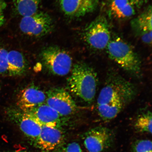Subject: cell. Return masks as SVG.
Masks as SVG:
<instances>
[{"instance_id":"277c9868","label":"cell","mask_w":152,"mask_h":152,"mask_svg":"<svg viewBox=\"0 0 152 152\" xmlns=\"http://www.w3.org/2000/svg\"><path fill=\"white\" fill-rule=\"evenodd\" d=\"M41 56L45 67L54 75H66L72 70L71 57L65 50L59 47H45L42 51Z\"/></svg>"},{"instance_id":"ffe728a7","label":"cell","mask_w":152,"mask_h":152,"mask_svg":"<svg viewBox=\"0 0 152 152\" xmlns=\"http://www.w3.org/2000/svg\"><path fill=\"white\" fill-rule=\"evenodd\" d=\"M132 152H152V142L148 140H138L132 146Z\"/></svg>"},{"instance_id":"e0dca14e","label":"cell","mask_w":152,"mask_h":152,"mask_svg":"<svg viewBox=\"0 0 152 152\" xmlns=\"http://www.w3.org/2000/svg\"><path fill=\"white\" fill-rule=\"evenodd\" d=\"M13 1L16 11L23 17L37 12L40 0H13Z\"/></svg>"},{"instance_id":"d6986e66","label":"cell","mask_w":152,"mask_h":152,"mask_svg":"<svg viewBox=\"0 0 152 152\" xmlns=\"http://www.w3.org/2000/svg\"><path fill=\"white\" fill-rule=\"evenodd\" d=\"M8 51L0 43V75L8 74Z\"/></svg>"},{"instance_id":"3957f363","label":"cell","mask_w":152,"mask_h":152,"mask_svg":"<svg viewBox=\"0 0 152 152\" xmlns=\"http://www.w3.org/2000/svg\"><path fill=\"white\" fill-rule=\"evenodd\" d=\"M110 58L131 75L139 76L141 73L140 59L130 45L120 38L111 40L107 47Z\"/></svg>"},{"instance_id":"7a4b0ae2","label":"cell","mask_w":152,"mask_h":152,"mask_svg":"<svg viewBox=\"0 0 152 152\" xmlns=\"http://www.w3.org/2000/svg\"><path fill=\"white\" fill-rule=\"evenodd\" d=\"M67 80L68 89L87 103L94 99L98 85L97 75L90 66L84 62L75 64Z\"/></svg>"},{"instance_id":"5bb4252c","label":"cell","mask_w":152,"mask_h":152,"mask_svg":"<svg viewBox=\"0 0 152 152\" xmlns=\"http://www.w3.org/2000/svg\"><path fill=\"white\" fill-rule=\"evenodd\" d=\"M8 74L11 76L22 75L27 69V64L23 55L16 50L8 52L7 56Z\"/></svg>"},{"instance_id":"cb8c5ba5","label":"cell","mask_w":152,"mask_h":152,"mask_svg":"<svg viewBox=\"0 0 152 152\" xmlns=\"http://www.w3.org/2000/svg\"><path fill=\"white\" fill-rule=\"evenodd\" d=\"M133 6L139 7L143 4L145 0H129Z\"/></svg>"},{"instance_id":"603a6c76","label":"cell","mask_w":152,"mask_h":152,"mask_svg":"<svg viewBox=\"0 0 152 152\" xmlns=\"http://www.w3.org/2000/svg\"><path fill=\"white\" fill-rule=\"evenodd\" d=\"M141 39L144 42L151 45L152 43V32L143 34L141 36Z\"/></svg>"},{"instance_id":"484cf974","label":"cell","mask_w":152,"mask_h":152,"mask_svg":"<svg viewBox=\"0 0 152 152\" xmlns=\"http://www.w3.org/2000/svg\"><path fill=\"white\" fill-rule=\"evenodd\" d=\"M0 88H1V87H0Z\"/></svg>"},{"instance_id":"8fae6325","label":"cell","mask_w":152,"mask_h":152,"mask_svg":"<svg viewBox=\"0 0 152 152\" xmlns=\"http://www.w3.org/2000/svg\"><path fill=\"white\" fill-rule=\"evenodd\" d=\"M98 5V0H60L62 12L71 18H80L90 14Z\"/></svg>"},{"instance_id":"8992f818","label":"cell","mask_w":152,"mask_h":152,"mask_svg":"<svg viewBox=\"0 0 152 152\" xmlns=\"http://www.w3.org/2000/svg\"><path fill=\"white\" fill-rule=\"evenodd\" d=\"M20 28L22 33L26 35L40 37L52 31L54 22L49 15L37 11L33 15L23 17L20 23Z\"/></svg>"},{"instance_id":"2e32d148","label":"cell","mask_w":152,"mask_h":152,"mask_svg":"<svg viewBox=\"0 0 152 152\" xmlns=\"http://www.w3.org/2000/svg\"><path fill=\"white\" fill-rule=\"evenodd\" d=\"M152 7L149 6L144 11L133 20L132 26L141 34L152 32Z\"/></svg>"},{"instance_id":"d4e9b609","label":"cell","mask_w":152,"mask_h":152,"mask_svg":"<svg viewBox=\"0 0 152 152\" xmlns=\"http://www.w3.org/2000/svg\"><path fill=\"white\" fill-rule=\"evenodd\" d=\"M14 152H29L26 151H14Z\"/></svg>"},{"instance_id":"44dd1931","label":"cell","mask_w":152,"mask_h":152,"mask_svg":"<svg viewBox=\"0 0 152 152\" xmlns=\"http://www.w3.org/2000/svg\"><path fill=\"white\" fill-rule=\"evenodd\" d=\"M56 152H83L80 146L76 142H72L60 147Z\"/></svg>"},{"instance_id":"ba28073f","label":"cell","mask_w":152,"mask_h":152,"mask_svg":"<svg viewBox=\"0 0 152 152\" xmlns=\"http://www.w3.org/2000/svg\"><path fill=\"white\" fill-rule=\"evenodd\" d=\"M6 113L10 120L18 125L27 137L37 141L42 125L18 107H9Z\"/></svg>"},{"instance_id":"4fadbf2b","label":"cell","mask_w":152,"mask_h":152,"mask_svg":"<svg viewBox=\"0 0 152 152\" xmlns=\"http://www.w3.org/2000/svg\"><path fill=\"white\" fill-rule=\"evenodd\" d=\"M46 94L37 87L31 86L19 93L17 100L18 107L23 111L45 103Z\"/></svg>"},{"instance_id":"30bf717a","label":"cell","mask_w":152,"mask_h":152,"mask_svg":"<svg viewBox=\"0 0 152 152\" xmlns=\"http://www.w3.org/2000/svg\"><path fill=\"white\" fill-rule=\"evenodd\" d=\"M23 111L42 125L61 128L68 121V117L61 115L45 102Z\"/></svg>"},{"instance_id":"6da1fadb","label":"cell","mask_w":152,"mask_h":152,"mask_svg":"<svg viewBox=\"0 0 152 152\" xmlns=\"http://www.w3.org/2000/svg\"><path fill=\"white\" fill-rule=\"evenodd\" d=\"M99 95L97 109L104 121L115 118L136 94L132 83L115 73H110Z\"/></svg>"},{"instance_id":"52a82bcc","label":"cell","mask_w":152,"mask_h":152,"mask_svg":"<svg viewBox=\"0 0 152 152\" xmlns=\"http://www.w3.org/2000/svg\"><path fill=\"white\" fill-rule=\"evenodd\" d=\"M83 138V143L88 152H103L111 147L114 140L113 132L104 127L90 129Z\"/></svg>"},{"instance_id":"9c48e42d","label":"cell","mask_w":152,"mask_h":152,"mask_svg":"<svg viewBox=\"0 0 152 152\" xmlns=\"http://www.w3.org/2000/svg\"><path fill=\"white\" fill-rule=\"evenodd\" d=\"M46 94L45 103L61 115L68 117L75 113L77 104L71 95L64 89H51Z\"/></svg>"},{"instance_id":"7c38bea8","label":"cell","mask_w":152,"mask_h":152,"mask_svg":"<svg viewBox=\"0 0 152 152\" xmlns=\"http://www.w3.org/2000/svg\"><path fill=\"white\" fill-rule=\"evenodd\" d=\"M64 138L63 132L61 128L42 125L36 142L41 149L50 151L59 147Z\"/></svg>"},{"instance_id":"ac0fdd59","label":"cell","mask_w":152,"mask_h":152,"mask_svg":"<svg viewBox=\"0 0 152 152\" xmlns=\"http://www.w3.org/2000/svg\"><path fill=\"white\" fill-rule=\"evenodd\" d=\"M134 128L140 132L152 133V113L148 111L140 114L134 124Z\"/></svg>"},{"instance_id":"7402d4cb","label":"cell","mask_w":152,"mask_h":152,"mask_svg":"<svg viewBox=\"0 0 152 152\" xmlns=\"http://www.w3.org/2000/svg\"><path fill=\"white\" fill-rule=\"evenodd\" d=\"M7 5L4 0H0V27L5 22L4 11Z\"/></svg>"},{"instance_id":"5b68a950","label":"cell","mask_w":152,"mask_h":152,"mask_svg":"<svg viewBox=\"0 0 152 152\" xmlns=\"http://www.w3.org/2000/svg\"><path fill=\"white\" fill-rule=\"evenodd\" d=\"M83 37L86 42L92 48L102 50L111 41V31L107 19L99 16L86 26Z\"/></svg>"},{"instance_id":"9a60e30c","label":"cell","mask_w":152,"mask_h":152,"mask_svg":"<svg viewBox=\"0 0 152 152\" xmlns=\"http://www.w3.org/2000/svg\"><path fill=\"white\" fill-rule=\"evenodd\" d=\"M110 10L112 15L117 19L128 18L135 14L134 7L129 0H111Z\"/></svg>"}]
</instances>
